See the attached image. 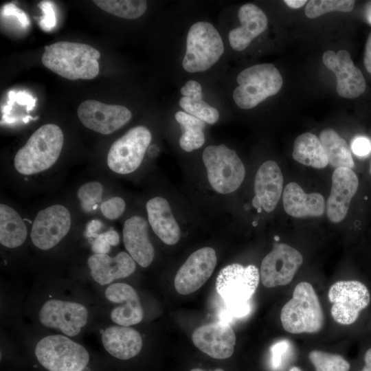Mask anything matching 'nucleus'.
I'll list each match as a JSON object with an SVG mask.
<instances>
[{
	"instance_id": "obj_19",
	"label": "nucleus",
	"mask_w": 371,
	"mask_h": 371,
	"mask_svg": "<svg viewBox=\"0 0 371 371\" xmlns=\"http://www.w3.org/2000/svg\"><path fill=\"white\" fill-rule=\"evenodd\" d=\"M358 186V177L352 169H335L326 204L327 216L331 222L339 223L346 216L350 203L357 191Z\"/></svg>"
},
{
	"instance_id": "obj_25",
	"label": "nucleus",
	"mask_w": 371,
	"mask_h": 371,
	"mask_svg": "<svg viewBox=\"0 0 371 371\" xmlns=\"http://www.w3.org/2000/svg\"><path fill=\"white\" fill-rule=\"evenodd\" d=\"M284 211L295 218L320 216L325 210V201L317 192L306 194L296 183H289L283 192Z\"/></svg>"
},
{
	"instance_id": "obj_52",
	"label": "nucleus",
	"mask_w": 371,
	"mask_h": 371,
	"mask_svg": "<svg viewBox=\"0 0 371 371\" xmlns=\"http://www.w3.org/2000/svg\"><path fill=\"white\" fill-rule=\"evenodd\" d=\"M289 371H302V370L299 367L293 366L289 369Z\"/></svg>"
},
{
	"instance_id": "obj_43",
	"label": "nucleus",
	"mask_w": 371,
	"mask_h": 371,
	"mask_svg": "<svg viewBox=\"0 0 371 371\" xmlns=\"http://www.w3.org/2000/svg\"><path fill=\"white\" fill-rule=\"evenodd\" d=\"M102 225V223L99 220H92L87 225L85 236L87 237H95Z\"/></svg>"
},
{
	"instance_id": "obj_21",
	"label": "nucleus",
	"mask_w": 371,
	"mask_h": 371,
	"mask_svg": "<svg viewBox=\"0 0 371 371\" xmlns=\"http://www.w3.org/2000/svg\"><path fill=\"white\" fill-rule=\"evenodd\" d=\"M148 223L138 216L128 218L123 227V240L128 254L139 266L148 267L153 262L155 250L149 240Z\"/></svg>"
},
{
	"instance_id": "obj_46",
	"label": "nucleus",
	"mask_w": 371,
	"mask_h": 371,
	"mask_svg": "<svg viewBox=\"0 0 371 371\" xmlns=\"http://www.w3.org/2000/svg\"><path fill=\"white\" fill-rule=\"evenodd\" d=\"M364 365L361 371H371V346L366 349L363 355Z\"/></svg>"
},
{
	"instance_id": "obj_40",
	"label": "nucleus",
	"mask_w": 371,
	"mask_h": 371,
	"mask_svg": "<svg viewBox=\"0 0 371 371\" xmlns=\"http://www.w3.org/2000/svg\"><path fill=\"white\" fill-rule=\"evenodd\" d=\"M1 13L2 15L3 14L5 16L14 15L19 19V21L23 26H27L30 24V21L26 14L13 3L4 5L1 10Z\"/></svg>"
},
{
	"instance_id": "obj_1",
	"label": "nucleus",
	"mask_w": 371,
	"mask_h": 371,
	"mask_svg": "<svg viewBox=\"0 0 371 371\" xmlns=\"http://www.w3.org/2000/svg\"><path fill=\"white\" fill-rule=\"evenodd\" d=\"M100 53L81 43L59 41L45 47L41 60L56 74L71 80H90L99 73Z\"/></svg>"
},
{
	"instance_id": "obj_32",
	"label": "nucleus",
	"mask_w": 371,
	"mask_h": 371,
	"mask_svg": "<svg viewBox=\"0 0 371 371\" xmlns=\"http://www.w3.org/2000/svg\"><path fill=\"white\" fill-rule=\"evenodd\" d=\"M93 2L102 10L126 19L140 17L147 8V2L142 0H96Z\"/></svg>"
},
{
	"instance_id": "obj_4",
	"label": "nucleus",
	"mask_w": 371,
	"mask_h": 371,
	"mask_svg": "<svg viewBox=\"0 0 371 371\" xmlns=\"http://www.w3.org/2000/svg\"><path fill=\"white\" fill-rule=\"evenodd\" d=\"M280 321L291 334L315 333L321 330L324 315L313 286L307 282L298 283L293 296L282 307Z\"/></svg>"
},
{
	"instance_id": "obj_39",
	"label": "nucleus",
	"mask_w": 371,
	"mask_h": 371,
	"mask_svg": "<svg viewBox=\"0 0 371 371\" xmlns=\"http://www.w3.org/2000/svg\"><path fill=\"white\" fill-rule=\"evenodd\" d=\"M351 149L355 155L366 157L371 152V142L366 137H356L352 141Z\"/></svg>"
},
{
	"instance_id": "obj_12",
	"label": "nucleus",
	"mask_w": 371,
	"mask_h": 371,
	"mask_svg": "<svg viewBox=\"0 0 371 371\" xmlns=\"http://www.w3.org/2000/svg\"><path fill=\"white\" fill-rule=\"evenodd\" d=\"M303 262L299 251L285 243H276L263 258L260 280L268 288L284 286L291 282Z\"/></svg>"
},
{
	"instance_id": "obj_23",
	"label": "nucleus",
	"mask_w": 371,
	"mask_h": 371,
	"mask_svg": "<svg viewBox=\"0 0 371 371\" xmlns=\"http://www.w3.org/2000/svg\"><path fill=\"white\" fill-rule=\"evenodd\" d=\"M101 339L106 351L122 360L137 356L143 344L142 336L137 330L117 324L106 328L102 333Z\"/></svg>"
},
{
	"instance_id": "obj_15",
	"label": "nucleus",
	"mask_w": 371,
	"mask_h": 371,
	"mask_svg": "<svg viewBox=\"0 0 371 371\" xmlns=\"http://www.w3.org/2000/svg\"><path fill=\"white\" fill-rule=\"evenodd\" d=\"M216 262V251L212 247H205L194 251L176 273V291L181 295L197 291L211 276Z\"/></svg>"
},
{
	"instance_id": "obj_8",
	"label": "nucleus",
	"mask_w": 371,
	"mask_h": 371,
	"mask_svg": "<svg viewBox=\"0 0 371 371\" xmlns=\"http://www.w3.org/2000/svg\"><path fill=\"white\" fill-rule=\"evenodd\" d=\"M211 186L220 194L236 190L245 176L243 163L236 151L225 144L209 146L202 154Z\"/></svg>"
},
{
	"instance_id": "obj_22",
	"label": "nucleus",
	"mask_w": 371,
	"mask_h": 371,
	"mask_svg": "<svg viewBox=\"0 0 371 371\" xmlns=\"http://www.w3.org/2000/svg\"><path fill=\"white\" fill-rule=\"evenodd\" d=\"M238 16L241 25L232 30L228 38L232 49L240 52L265 30L268 20L264 12L253 3L243 5L238 10Z\"/></svg>"
},
{
	"instance_id": "obj_30",
	"label": "nucleus",
	"mask_w": 371,
	"mask_h": 371,
	"mask_svg": "<svg viewBox=\"0 0 371 371\" xmlns=\"http://www.w3.org/2000/svg\"><path fill=\"white\" fill-rule=\"evenodd\" d=\"M319 139L326 151L328 164L334 168L354 167L351 151L346 142L331 128L322 131Z\"/></svg>"
},
{
	"instance_id": "obj_36",
	"label": "nucleus",
	"mask_w": 371,
	"mask_h": 371,
	"mask_svg": "<svg viewBox=\"0 0 371 371\" xmlns=\"http://www.w3.org/2000/svg\"><path fill=\"white\" fill-rule=\"evenodd\" d=\"M125 201L119 196H114L103 202L101 205V212L104 217L114 220L120 217L124 212Z\"/></svg>"
},
{
	"instance_id": "obj_37",
	"label": "nucleus",
	"mask_w": 371,
	"mask_h": 371,
	"mask_svg": "<svg viewBox=\"0 0 371 371\" xmlns=\"http://www.w3.org/2000/svg\"><path fill=\"white\" fill-rule=\"evenodd\" d=\"M44 12V16L41 21V26L45 30H49L56 24L55 13L52 3L49 1H42L38 5Z\"/></svg>"
},
{
	"instance_id": "obj_7",
	"label": "nucleus",
	"mask_w": 371,
	"mask_h": 371,
	"mask_svg": "<svg viewBox=\"0 0 371 371\" xmlns=\"http://www.w3.org/2000/svg\"><path fill=\"white\" fill-rule=\"evenodd\" d=\"M223 52V40L216 29L208 22L199 21L188 31L182 66L190 73L204 71L213 66Z\"/></svg>"
},
{
	"instance_id": "obj_26",
	"label": "nucleus",
	"mask_w": 371,
	"mask_h": 371,
	"mask_svg": "<svg viewBox=\"0 0 371 371\" xmlns=\"http://www.w3.org/2000/svg\"><path fill=\"white\" fill-rule=\"evenodd\" d=\"M148 222L155 234L165 244L172 245L180 238V229L164 198L155 196L146 203Z\"/></svg>"
},
{
	"instance_id": "obj_27",
	"label": "nucleus",
	"mask_w": 371,
	"mask_h": 371,
	"mask_svg": "<svg viewBox=\"0 0 371 371\" xmlns=\"http://www.w3.org/2000/svg\"><path fill=\"white\" fill-rule=\"evenodd\" d=\"M181 93L183 96L179 100V105L187 113L210 124L218 121V111L203 100L201 85L197 81H187Z\"/></svg>"
},
{
	"instance_id": "obj_6",
	"label": "nucleus",
	"mask_w": 371,
	"mask_h": 371,
	"mask_svg": "<svg viewBox=\"0 0 371 371\" xmlns=\"http://www.w3.org/2000/svg\"><path fill=\"white\" fill-rule=\"evenodd\" d=\"M34 354L38 363L48 371H84L90 359L82 345L61 334L40 339Z\"/></svg>"
},
{
	"instance_id": "obj_13",
	"label": "nucleus",
	"mask_w": 371,
	"mask_h": 371,
	"mask_svg": "<svg viewBox=\"0 0 371 371\" xmlns=\"http://www.w3.org/2000/svg\"><path fill=\"white\" fill-rule=\"evenodd\" d=\"M71 227V215L63 205H54L41 210L36 215L30 232L34 245L49 250L67 234Z\"/></svg>"
},
{
	"instance_id": "obj_16",
	"label": "nucleus",
	"mask_w": 371,
	"mask_h": 371,
	"mask_svg": "<svg viewBox=\"0 0 371 371\" xmlns=\"http://www.w3.org/2000/svg\"><path fill=\"white\" fill-rule=\"evenodd\" d=\"M322 60L324 65L336 76V90L339 96L352 99L364 93L365 78L361 70L354 65L347 50L341 49L337 53L327 50Z\"/></svg>"
},
{
	"instance_id": "obj_53",
	"label": "nucleus",
	"mask_w": 371,
	"mask_h": 371,
	"mask_svg": "<svg viewBox=\"0 0 371 371\" xmlns=\"http://www.w3.org/2000/svg\"><path fill=\"white\" fill-rule=\"evenodd\" d=\"M37 118H33L30 116H26L23 118V121L25 122V123H27L28 122L29 120H36Z\"/></svg>"
},
{
	"instance_id": "obj_29",
	"label": "nucleus",
	"mask_w": 371,
	"mask_h": 371,
	"mask_svg": "<svg viewBox=\"0 0 371 371\" xmlns=\"http://www.w3.org/2000/svg\"><path fill=\"white\" fill-rule=\"evenodd\" d=\"M27 229L25 222L11 207L0 205V243L8 248L21 246L25 240Z\"/></svg>"
},
{
	"instance_id": "obj_45",
	"label": "nucleus",
	"mask_w": 371,
	"mask_h": 371,
	"mask_svg": "<svg viewBox=\"0 0 371 371\" xmlns=\"http://www.w3.org/2000/svg\"><path fill=\"white\" fill-rule=\"evenodd\" d=\"M102 234L111 246H116L120 242L119 234L113 228H110Z\"/></svg>"
},
{
	"instance_id": "obj_17",
	"label": "nucleus",
	"mask_w": 371,
	"mask_h": 371,
	"mask_svg": "<svg viewBox=\"0 0 371 371\" xmlns=\"http://www.w3.org/2000/svg\"><path fill=\"white\" fill-rule=\"evenodd\" d=\"M236 339L232 326L223 321L201 326L192 335V340L197 348L217 359H227L232 355Z\"/></svg>"
},
{
	"instance_id": "obj_50",
	"label": "nucleus",
	"mask_w": 371,
	"mask_h": 371,
	"mask_svg": "<svg viewBox=\"0 0 371 371\" xmlns=\"http://www.w3.org/2000/svg\"><path fill=\"white\" fill-rule=\"evenodd\" d=\"M252 205L256 209L262 207L260 201L256 196H255L252 200Z\"/></svg>"
},
{
	"instance_id": "obj_24",
	"label": "nucleus",
	"mask_w": 371,
	"mask_h": 371,
	"mask_svg": "<svg viewBox=\"0 0 371 371\" xmlns=\"http://www.w3.org/2000/svg\"><path fill=\"white\" fill-rule=\"evenodd\" d=\"M283 188V176L278 164L272 160L264 162L258 168L254 181L255 194L267 212L276 207Z\"/></svg>"
},
{
	"instance_id": "obj_10",
	"label": "nucleus",
	"mask_w": 371,
	"mask_h": 371,
	"mask_svg": "<svg viewBox=\"0 0 371 371\" xmlns=\"http://www.w3.org/2000/svg\"><path fill=\"white\" fill-rule=\"evenodd\" d=\"M152 135L148 128L137 126L115 140L107 155V164L113 172L126 175L141 165Z\"/></svg>"
},
{
	"instance_id": "obj_48",
	"label": "nucleus",
	"mask_w": 371,
	"mask_h": 371,
	"mask_svg": "<svg viewBox=\"0 0 371 371\" xmlns=\"http://www.w3.org/2000/svg\"><path fill=\"white\" fill-rule=\"evenodd\" d=\"M159 152V149L157 146L153 144L149 147L148 154L150 157H154L157 155Z\"/></svg>"
},
{
	"instance_id": "obj_3",
	"label": "nucleus",
	"mask_w": 371,
	"mask_h": 371,
	"mask_svg": "<svg viewBox=\"0 0 371 371\" xmlns=\"http://www.w3.org/2000/svg\"><path fill=\"white\" fill-rule=\"evenodd\" d=\"M260 278L259 270L254 265L234 263L220 271L216 280V289L227 312L233 317H243L250 312V299Z\"/></svg>"
},
{
	"instance_id": "obj_38",
	"label": "nucleus",
	"mask_w": 371,
	"mask_h": 371,
	"mask_svg": "<svg viewBox=\"0 0 371 371\" xmlns=\"http://www.w3.org/2000/svg\"><path fill=\"white\" fill-rule=\"evenodd\" d=\"M290 348V344L286 339L280 340L273 344L271 347V359L274 368L280 366L284 354L288 352Z\"/></svg>"
},
{
	"instance_id": "obj_28",
	"label": "nucleus",
	"mask_w": 371,
	"mask_h": 371,
	"mask_svg": "<svg viewBox=\"0 0 371 371\" xmlns=\"http://www.w3.org/2000/svg\"><path fill=\"white\" fill-rule=\"evenodd\" d=\"M292 156L297 162L315 168H324L328 164L322 142L311 133H304L296 137Z\"/></svg>"
},
{
	"instance_id": "obj_5",
	"label": "nucleus",
	"mask_w": 371,
	"mask_h": 371,
	"mask_svg": "<svg viewBox=\"0 0 371 371\" xmlns=\"http://www.w3.org/2000/svg\"><path fill=\"white\" fill-rule=\"evenodd\" d=\"M238 86L233 92V99L238 107L249 109L266 98L276 95L283 80L278 69L271 63L257 64L239 73Z\"/></svg>"
},
{
	"instance_id": "obj_14",
	"label": "nucleus",
	"mask_w": 371,
	"mask_h": 371,
	"mask_svg": "<svg viewBox=\"0 0 371 371\" xmlns=\"http://www.w3.org/2000/svg\"><path fill=\"white\" fill-rule=\"evenodd\" d=\"M77 113L84 126L102 135L117 131L132 117L130 110L124 106L106 104L93 100L82 102Z\"/></svg>"
},
{
	"instance_id": "obj_56",
	"label": "nucleus",
	"mask_w": 371,
	"mask_h": 371,
	"mask_svg": "<svg viewBox=\"0 0 371 371\" xmlns=\"http://www.w3.org/2000/svg\"><path fill=\"white\" fill-rule=\"evenodd\" d=\"M274 238L276 239V240H279V237H278V236H275Z\"/></svg>"
},
{
	"instance_id": "obj_49",
	"label": "nucleus",
	"mask_w": 371,
	"mask_h": 371,
	"mask_svg": "<svg viewBox=\"0 0 371 371\" xmlns=\"http://www.w3.org/2000/svg\"><path fill=\"white\" fill-rule=\"evenodd\" d=\"M366 16L368 21L371 24V1L367 4L366 8Z\"/></svg>"
},
{
	"instance_id": "obj_55",
	"label": "nucleus",
	"mask_w": 371,
	"mask_h": 371,
	"mask_svg": "<svg viewBox=\"0 0 371 371\" xmlns=\"http://www.w3.org/2000/svg\"><path fill=\"white\" fill-rule=\"evenodd\" d=\"M261 210H262V207H260V208L257 209V210H258V212H261Z\"/></svg>"
},
{
	"instance_id": "obj_47",
	"label": "nucleus",
	"mask_w": 371,
	"mask_h": 371,
	"mask_svg": "<svg viewBox=\"0 0 371 371\" xmlns=\"http://www.w3.org/2000/svg\"><path fill=\"white\" fill-rule=\"evenodd\" d=\"M308 1L306 0H285L284 3L293 9H297L302 7Z\"/></svg>"
},
{
	"instance_id": "obj_54",
	"label": "nucleus",
	"mask_w": 371,
	"mask_h": 371,
	"mask_svg": "<svg viewBox=\"0 0 371 371\" xmlns=\"http://www.w3.org/2000/svg\"><path fill=\"white\" fill-rule=\"evenodd\" d=\"M253 225H254V226H256V225H257V222H256V221H254V222H253Z\"/></svg>"
},
{
	"instance_id": "obj_57",
	"label": "nucleus",
	"mask_w": 371,
	"mask_h": 371,
	"mask_svg": "<svg viewBox=\"0 0 371 371\" xmlns=\"http://www.w3.org/2000/svg\"><path fill=\"white\" fill-rule=\"evenodd\" d=\"M370 172L371 174V164H370Z\"/></svg>"
},
{
	"instance_id": "obj_9",
	"label": "nucleus",
	"mask_w": 371,
	"mask_h": 371,
	"mask_svg": "<svg viewBox=\"0 0 371 371\" xmlns=\"http://www.w3.org/2000/svg\"><path fill=\"white\" fill-rule=\"evenodd\" d=\"M332 304L330 313L341 325L355 324L371 302L368 286L357 280H340L334 283L328 291Z\"/></svg>"
},
{
	"instance_id": "obj_44",
	"label": "nucleus",
	"mask_w": 371,
	"mask_h": 371,
	"mask_svg": "<svg viewBox=\"0 0 371 371\" xmlns=\"http://www.w3.org/2000/svg\"><path fill=\"white\" fill-rule=\"evenodd\" d=\"M363 60L366 70L371 74V32L367 38Z\"/></svg>"
},
{
	"instance_id": "obj_51",
	"label": "nucleus",
	"mask_w": 371,
	"mask_h": 371,
	"mask_svg": "<svg viewBox=\"0 0 371 371\" xmlns=\"http://www.w3.org/2000/svg\"><path fill=\"white\" fill-rule=\"evenodd\" d=\"M190 371H224V370L223 369H221V368H216V369L213 370H203V369H201V368H193V369L190 370Z\"/></svg>"
},
{
	"instance_id": "obj_34",
	"label": "nucleus",
	"mask_w": 371,
	"mask_h": 371,
	"mask_svg": "<svg viewBox=\"0 0 371 371\" xmlns=\"http://www.w3.org/2000/svg\"><path fill=\"white\" fill-rule=\"evenodd\" d=\"M353 0H311L307 2L305 14L315 19L330 12H351L355 6Z\"/></svg>"
},
{
	"instance_id": "obj_20",
	"label": "nucleus",
	"mask_w": 371,
	"mask_h": 371,
	"mask_svg": "<svg viewBox=\"0 0 371 371\" xmlns=\"http://www.w3.org/2000/svg\"><path fill=\"white\" fill-rule=\"evenodd\" d=\"M87 265L92 278L102 286L126 278L136 269L135 261L124 251L113 258L107 254H93L88 258Z\"/></svg>"
},
{
	"instance_id": "obj_31",
	"label": "nucleus",
	"mask_w": 371,
	"mask_h": 371,
	"mask_svg": "<svg viewBox=\"0 0 371 371\" xmlns=\"http://www.w3.org/2000/svg\"><path fill=\"white\" fill-rule=\"evenodd\" d=\"M175 117L182 132L179 141L180 147L186 152H191L201 147L205 139V122L185 111H177Z\"/></svg>"
},
{
	"instance_id": "obj_11",
	"label": "nucleus",
	"mask_w": 371,
	"mask_h": 371,
	"mask_svg": "<svg viewBox=\"0 0 371 371\" xmlns=\"http://www.w3.org/2000/svg\"><path fill=\"white\" fill-rule=\"evenodd\" d=\"M38 319L43 326L73 337L87 325L89 311L82 303L54 298L42 304Z\"/></svg>"
},
{
	"instance_id": "obj_42",
	"label": "nucleus",
	"mask_w": 371,
	"mask_h": 371,
	"mask_svg": "<svg viewBox=\"0 0 371 371\" xmlns=\"http://www.w3.org/2000/svg\"><path fill=\"white\" fill-rule=\"evenodd\" d=\"M16 101L21 105L27 106V111L32 110L35 106L36 98H32L31 95L24 91L16 93Z\"/></svg>"
},
{
	"instance_id": "obj_18",
	"label": "nucleus",
	"mask_w": 371,
	"mask_h": 371,
	"mask_svg": "<svg viewBox=\"0 0 371 371\" xmlns=\"http://www.w3.org/2000/svg\"><path fill=\"white\" fill-rule=\"evenodd\" d=\"M104 295L108 301L116 304L110 313L113 323L131 326L142 322V306L137 291L131 285L124 282L112 283L106 288Z\"/></svg>"
},
{
	"instance_id": "obj_35",
	"label": "nucleus",
	"mask_w": 371,
	"mask_h": 371,
	"mask_svg": "<svg viewBox=\"0 0 371 371\" xmlns=\"http://www.w3.org/2000/svg\"><path fill=\"white\" fill-rule=\"evenodd\" d=\"M102 186L98 181L86 183L79 188L78 197L85 212H90L97 208L102 200Z\"/></svg>"
},
{
	"instance_id": "obj_41",
	"label": "nucleus",
	"mask_w": 371,
	"mask_h": 371,
	"mask_svg": "<svg viewBox=\"0 0 371 371\" xmlns=\"http://www.w3.org/2000/svg\"><path fill=\"white\" fill-rule=\"evenodd\" d=\"M111 245L103 237L102 234H98L91 244V250L94 254H107L111 250Z\"/></svg>"
},
{
	"instance_id": "obj_2",
	"label": "nucleus",
	"mask_w": 371,
	"mask_h": 371,
	"mask_svg": "<svg viewBox=\"0 0 371 371\" xmlns=\"http://www.w3.org/2000/svg\"><path fill=\"white\" fill-rule=\"evenodd\" d=\"M63 143L64 135L58 125H43L16 153V170L22 175H32L49 169L58 159Z\"/></svg>"
},
{
	"instance_id": "obj_33",
	"label": "nucleus",
	"mask_w": 371,
	"mask_h": 371,
	"mask_svg": "<svg viewBox=\"0 0 371 371\" xmlns=\"http://www.w3.org/2000/svg\"><path fill=\"white\" fill-rule=\"evenodd\" d=\"M308 359L315 371H349L350 363L341 355L319 350L308 354Z\"/></svg>"
}]
</instances>
